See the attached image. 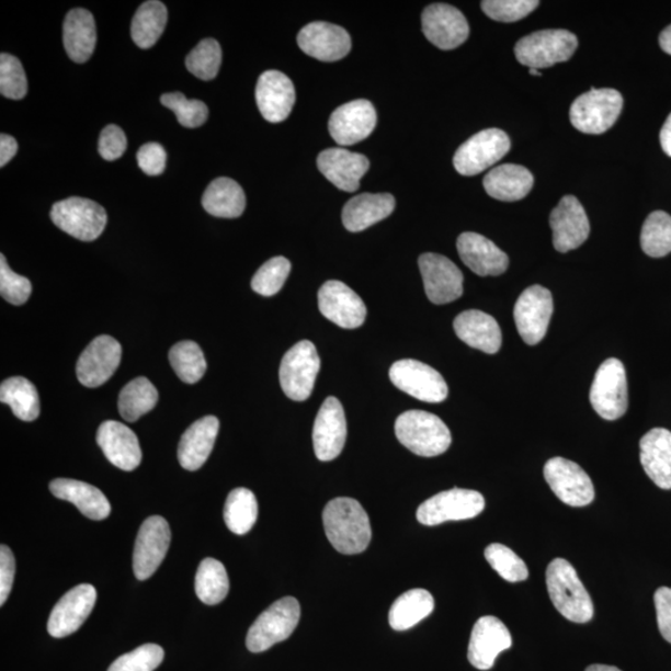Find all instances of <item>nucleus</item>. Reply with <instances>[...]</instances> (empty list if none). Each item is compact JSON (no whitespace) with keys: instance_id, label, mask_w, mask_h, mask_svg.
<instances>
[{"instance_id":"1","label":"nucleus","mask_w":671,"mask_h":671,"mask_svg":"<svg viewBox=\"0 0 671 671\" xmlns=\"http://www.w3.org/2000/svg\"><path fill=\"white\" fill-rule=\"evenodd\" d=\"M322 520L325 533L339 553L359 555L366 551L372 538L371 522L357 500H331L323 510Z\"/></svg>"},{"instance_id":"2","label":"nucleus","mask_w":671,"mask_h":671,"mask_svg":"<svg viewBox=\"0 0 671 671\" xmlns=\"http://www.w3.org/2000/svg\"><path fill=\"white\" fill-rule=\"evenodd\" d=\"M546 584L555 609L573 623H589L594 615L591 595L578 577L573 566L565 558L548 565Z\"/></svg>"},{"instance_id":"3","label":"nucleus","mask_w":671,"mask_h":671,"mask_svg":"<svg viewBox=\"0 0 671 671\" xmlns=\"http://www.w3.org/2000/svg\"><path fill=\"white\" fill-rule=\"evenodd\" d=\"M396 435L407 450L425 458H432L450 450V428L435 414L424 410H408L396 421Z\"/></svg>"},{"instance_id":"4","label":"nucleus","mask_w":671,"mask_h":671,"mask_svg":"<svg viewBox=\"0 0 671 671\" xmlns=\"http://www.w3.org/2000/svg\"><path fill=\"white\" fill-rule=\"evenodd\" d=\"M577 46V37L571 32L541 31L522 37L515 45V54L521 65L539 70L570 60Z\"/></svg>"},{"instance_id":"5","label":"nucleus","mask_w":671,"mask_h":671,"mask_svg":"<svg viewBox=\"0 0 671 671\" xmlns=\"http://www.w3.org/2000/svg\"><path fill=\"white\" fill-rule=\"evenodd\" d=\"M300 603L294 596L270 605L250 627L247 647L251 652L265 651L292 636L300 621Z\"/></svg>"},{"instance_id":"6","label":"nucleus","mask_w":671,"mask_h":671,"mask_svg":"<svg viewBox=\"0 0 671 671\" xmlns=\"http://www.w3.org/2000/svg\"><path fill=\"white\" fill-rule=\"evenodd\" d=\"M623 109L621 92L614 89H592L578 98L570 110L573 127L587 135H601L618 120Z\"/></svg>"},{"instance_id":"7","label":"nucleus","mask_w":671,"mask_h":671,"mask_svg":"<svg viewBox=\"0 0 671 671\" xmlns=\"http://www.w3.org/2000/svg\"><path fill=\"white\" fill-rule=\"evenodd\" d=\"M593 409L605 421H617L628 409L627 373L618 359L604 361L590 391Z\"/></svg>"},{"instance_id":"8","label":"nucleus","mask_w":671,"mask_h":671,"mask_svg":"<svg viewBox=\"0 0 671 671\" xmlns=\"http://www.w3.org/2000/svg\"><path fill=\"white\" fill-rule=\"evenodd\" d=\"M321 361L315 344L302 341L285 353L280 366V385L284 394L296 402H304L312 394Z\"/></svg>"},{"instance_id":"9","label":"nucleus","mask_w":671,"mask_h":671,"mask_svg":"<svg viewBox=\"0 0 671 671\" xmlns=\"http://www.w3.org/2000/svg\"><path fill=\"white\" fill-rule=\"evenodd\" d=\"M50 217L56 227L82 241L98 239L107 224V214L96 202L71 197L55 203Z\"/></svg>"},{"instance_id":"10","label":"nucleus","mask_w":671,"mask_h":671,"mask_svg":"<svg viewBox=\"0 0 671 671\" xmlns=\"http://www.w3.org/2000/svg\"><path fill=\"white\" fill-rule=\"evenodd\" d=\"M485 509L480 492L466 489H452L436 493L418 508L417 519L425 526L441 525L447 521L477 518Z\"/></svg>"},{"instance_id":"11","label":"nucleus","mask_w":671,"mask_h":671,"mask_svg":"<svg viewBox=\"0 0 671 671\" xmlns=\"http://www.w3.org/2000/svg\"><path fill=\"white\" fill-rule=\"evenodd\" d=\"M510 147V138L503 130L484 129L470 137L455 152V170L462 175H477L505 157Z\"/></svg>"},{"instance_id":"12","label":"nucleus","mask_w":671,"mask_h":671,"mask_svg":"<svg viewBox=\"0 0 671 671\" xmlns=\"http://www.w3.org/2000/svg\"><path fill=\"white\" fill-rule=\"evenodd\" d=\"M389 378L405 394L422 402L442 403L450 389L440 372L417 360H400L389 369Z\"/></svg>"},{"instance_id":"13","label":"nucleus","mask_w":671,"mask_h":671,"mask_svg":"<svg viewBox=\"0 0 671 671\" xmlns=\"http://www.w3.org/2000/svg\"><path fill=\"white\" fill-rule=\"evenodd\" d=\"M554 314V298L548 288L534 285L520 295L514 319L521 339L530 346L544 340Z\"/></svg>"},{"instance_id":"14","label":"nucleus","mask_w":671,"mask_h":671,"mask_svg":"<svg viewBox=\"0 0 671 671\" xmlns=\"http://www.w3.org/2000/svg\"><path fill=\"white\" fill-rule=\"evenodd\" d=\"M544 475L555 496L568 507L583 508L594 500V487L580 465L565 458L549 459Z\"/></svg>"},{"instance_id":"15","label":"nucleus","mask_w":671,"mask_h":671,"mask_svg":"<svg viewBox=\"0 0 671 671\" xmlns=\"http://www.w3.org/2000/svg\"><path fill=\"white\" fill-rule=\"evenodd\" d=\"M171 545V528L162 516L145 520L135 544L134 572L137 580L152 577L161 566Z\"/></svg>"},{"instance_id":"16","label":"nucleus","mask_w":671,"mask_h":671,"mask_svg":"<svg viewBox=\"0 0 671 671\" xmlns=\"http://www.w3.org/2000/svg\"><path fill=\"white\" fill-rule=\"evenodd\" d=\"M425 294L433 304H450L463 295L464 276L452 260L434 253L419 257Z\"/></svg>"},{"instance_id":"17","label":"nucleus","mask_w":671,"mask_h":671,"mask_svg":"<svg viewBox=\"0 0 671 671\" xmlns=\"http://www.w3.org/2000/svg\"><path fill=\"white\" fill-rule=\"evenodd\" d=\"M348 437L346 416L338 398L329 397L315 419L312 441L317 459L331 462L341 454Z\"/></svg>"},{"instance_id":"18","label":"nucleus","mask_w":671,"mask_h":671,"mask_svg":"<svg viewBox=\"0 0 671 671\" xmlns=\"http://www.w3.org/2000/svg\"><path fill=\"white\" fill-rule=\"evenodd\" d=\"M123 357V348L111 336L102 334L93 340L81 356L77 365V375L80 384L89 388L105 385L114 376Z\"/></svg>"},{"instance_id":"19","label":"nucleus","mask_w":671,"mask_h":671,"mask_svg":"<svg viewBox=\"0 0 671 671\" xmlns=\"http://www.w3.org/2000/svg\"><path fill=\"white\" fill-rule=\"evenodd\" d=\"M319 309L326 319L348 330L361 328L367 317L366 305L362 298L338 280H331L321 286Z\"/></svg>"},{"instance_id":"20","label":"nucleus","mask_w":671,"mask_h":671,"mask_svg":"<svg viewBox=\"0 0 671 671\" xmlns=\"http://www.w3.org/2000/svg\"><path fill=\"white\" fill-rule=\"evenodd\" d=\"M422 30L427 39L436 48H458L469 37V24L464 14L450 4H432L424 9Z\"/></svg>"},{"instance_id":"21","label":"nucleus","mask_w":671,"mask_h":671,"mask_svg":"<svg viewBox=\"0 0 671 671\" xmlns=\"http://www.w3.org/2000/svg\"><path fill=\"white\" fill-rule=\"evenodd\" d=\"M98 600L95 587L82 583L70 590L55 604L48 621L54 638H65L77 632L89 618Z\"/></svg>"},{"instance_id":"22","label":"nucleus","mask_w":671,"mask_h":671,"mask_svg":"<svg viewBox=\"0 0 671 671\" xmlns=\"http://www.w3.org/2000/svg\"><path fill=\"white\" fill-rule=\"evenodd\" d=\"M554 231V247L559 253L580 248L590 237V220L580 201L566 195L549 216Z\"/></svg>"},{"instance_id":"23","label":"nucleus","mask_w":671,"mask_h":671,"mask_svg":"<svg viewBox=\"0 0 671 671\" xmlns=\"http://www.w3.org/2000/svg\"><path fill=\"white\" fill-rule=\"evenodd\" d=\"M377 124L375 106L368 100H354L333 111L329 130L341 146L356 145L366 139Z\"/></svg>"},{"instance_id":"24","label":"nucleus","mask_w":671,"mask_h":671,"mask_svg":"<svg viewBox=\"0 0 671 671\" xmlns=\"http://www.w3.org/2000/svg\"><path fill=\"white\" fill-rule=\"evenodd\" d=\"M300 49L317 60L339 61L351 50V36L343 27L325 22L307 24L297 35Z\"/></svg>"},{"instance_id":"25","label":"nucleus","mask_w":671,"mask_h":671,"mask_svg":"<svg viewBox=\"0 0 671 671\" xmlns=\"http://www.w3.org/2000/svg\"><path fill=\"white\" fill-rule=\"evenodd\" d=\"M255 98L261 116L272 124L283 123L295 105L294 83L283 72L265 71L258 80Z\"/></svg>"},{"instance_id":"26","label":"nucleus","mask_w":671,"mask_h":671,"mask_svg":"<svg viewBox=\"0 0 671 671\" xmlns=\"http://www.w3.org/2000/svg\"><path fill=\"white\" fill-rule=\"evenodd\" d=\"M511 646L512 638L505 624L492 615H487L475 623L468 658L473 667L489 670L500 652L510 649Z\"/></svg>"},{"instance_id":"27","label":"nucleus","mask_w":671,"mask_h":671,"mask_svg":"<svg viewBox=\"0 0 671 671\" xmlns=\"http://www.w3.org/2000/svg\"><path fill=\"white\" fill-rule=\"evenodd\" d=\"M96 441L107 460L118 469L133 471L143 460L138 437L127 425L107 421L100 425Z\"/></svg>"},{"instance_id":"28","label":"nucleus","mask_w":671,"mask_h":671,"mask_svg":"<svg viewBox=\"0 0 671 671\" xmlns=\"http://www.w3.org/2000/svg\"><path fill=\"white\" fill-rule=\"evenodd\" d=\"M320 172L339 190L356 192L360 181L369 170L368 158L344 148H329L317 157Z\"/></svg>"},{"instance_id":"29","label":"nucleus","mask_w":671,"mask_h":671,"mask_svg":"<svg viewBox=\"0 0 671 671\" xmlns=\"http://www.w3.org/2000/svg\"><path fill=\"white\" fill-rule=\"evenodd\" d=\"M456 248L463 263L479 276H499L509 268L507 253L478 232H463Z\"/></svg>"},{"instance_id":"30","label":"nucleus","mask_w":671,"mask_h":671,"mask_svg":"<svg viewBox=\"0 0 671 671\" xmlns=\"http://www.w3.org/2000/svg\"><path fill=\"white\" fill-rule=\"evenodd\" d=\"M219 432L217 417L208 416L193 423L184 434L179 445V460L182 468L195 471L208 460Z\"/></svg>"},{"instance_id":"31","label":"nucleus","mask_w":671,"mask_h":671,"mask_svg":"<svg viewBox=\"0 0 671 671\" xmlns=\"http://www.w3.org/2000/svg\"><path fill=\"white\" fill-rule=\"evenodd\" d=\"M640 463L657 487L671 489V432L668 429H651L641 437Z\"/></svg>"},{"instance_id":"32","label":"nucleus","mask_w":671,"mask_h":671,"mask_svg":"<svg viewBox=\"0 0 671 671\" xmlns=\"http://www.w3.org/2000/svg\"><path fill=\"white\" fill-rule=\"evenodd\" d=\"M456 336L473 349L493 354L499 352L502 333L492 316L479 310H468L454 320Z\"/></svg>"},{"instance_id":"33","label":"nucleus","mask_w":671,"mask_h":671,"mask_svg":"<svg viewBox=\"0 0 671 671\" xmlns=\"http://www.w3.org/2000/svg\"><path fill=\"white\" fill-rule=\"evenodd\" d=\"M395 208L396 200L389 193L360 194L344 205L342 211L343 226L352 232L365 230L388 218Z\"/></svg>"},{"instance_id":"34","label":"nucleus","mask_w":671,"mask_h":671,"mask_svg":"<svg viewBox=\"0 0 671 671\" xmlns=\"http://www.w3.org/2000/svg\"><path fill=\"white\" fill-rule=\"evenodd\" d=\"M64 48L78 64L87 62L96 48L95 19L87 9H72L64 22Z\"/></svg>"},{"instance_id":"35","label":"nucleus","mask_w":671,"mask_h":671,"mask_svg":"<svg viewBox=\"0 0 671 671\" xmlns=\"http://www.w3.org/2000/svg\"><path fill=\"white\" fill-rule=\"evenodd\" d=\"M55 498L69 501L83 516L100 521L109 518L111 505L105 493L92 485L79 480L55 479L50 482Z\"/></svg>"},{"instance_id":"36","label":"nucleus","mask_w":671,"mask_h":671,"mask_svg":"<svg viewBox=\"0 0 671 671\" xmlns=\"http://www.w3.org/2000/svg\"><path fill=\"white\" fill-rule=\"evenodd\" d=\"M533 186V173L525 167L512 163L493 168L484 179L485 191L501 202L524 200Z\"/></svg>"},{"instance_id":"37","label":"nucleus","mask_w":671,"mask_h":671,"mask_svg":"<svg viewBox=\"0 0 671 671\" xmlns=\"http://www.w3.org/2000/svg\"><path fill=\"white\" fill-rule=\"evenodd\" d=\"M202 205L211 216L218 218H238L247 207L246 193L241 186L227 177L214 180L205 190Z\"/></svg>"},{"instance_id":"38","label":"nucleus","mask_w":671,"mask_h":671,"mask_svg":"<svg viewBox=\"0 0 671 671\" xmlns=\"http://www.w3.org/2000/svg\"><path fill=\"white\" fill-rule=\"evenodd\" d=\"M434 611V599L425 590L417 589L399 595L389 611L390 627L403 632L417 626Z\"/></svg>"},{"instance_id":"39","label":"nucleus","mask_w":671,"mask_h":671,"mask_svg":"<svg viewBox=\"0 0 671 671\" xmlns=\"http://www.w3.org/2000/svg\"><path fill=\"white\" fill-rule=\"evenodd\" d=\"M167 21L168 11L162 2L149 0L139 7L130 25V35L138 48H152L163 34Z\"/></svg>"},{"instance_id":"40","label":"nucleus","mask_w":671,"mask_h":671,"mask_svg":"<svg viewBox=\"0 0 671 671\" xmlns=\"http://www.w3.org/2000/svg\"><path fill=\"white\" fill-rule=\"evenodd\" d=\"M0 400L12 408L16 418L33 422L41 414V400L31 380L24 377H12L0 386Z\"/></svg>"},{"instance_id":"41","label":"nucleus","mask_w":671,"mask_h":671,"mask_svg":"<svg viewBox=\"0 0 671 671\" xmlns=\"http://www.w3.org/2000/svg\"><path fill=\"white\" fill-rule=\"evenodd\" d=\"M158 402V391L146 377L130 380L118 397V410L126 422H136L151 412Z\"/></svg>"},{"instance_id":"42","label":"nucleus","mask_w":671,"mask_h":671,"mask_svg":"<svg viewBox=\"0 0 671 671\" xmlns=\"http://www.w3.org/2000/svg\"><path fill=\"white\" fill-rule=\"evenodd\" d=\"M258 520V501L246 488H238L229 493L224 507V521L232 534L246 535Z\"/></svg>"},{"instance_id":"43","label":"nucleus","mask_w":671,"mask_h":671,"mask_svg":"<svg viewBox=\"0 0 671 671\" xmlns=\"http://www.w3.org/2000/svg\"><path fill=\"white\" fill-rule=\"evenodd\" d=\"M229 592V578L226 567L216 558H205L201 562L195 576V593L198 599L208 605H216Z\"/></svg>"},{"instance_id":"44","label":"nucleus","mask_w":671,"mask_h":671,"mask_svg":"<svg viewBox=\"0 0 671 671\" xmlns=\"http://www.w3.org/2000/svg\"><path fill=\"white\" fill-rule=\"evenodd\" d=\"M170 362L177 376L186 385L197 384L207 371L204 353L193 341L174 344L170 351Z\"/></svg>"},{"instance_id":"45","label":"nucleus","mask_w":671,"mask_h":671,"mask_svg":"<svg viewBox=\"0 0 671 671\" xmlns=\"http://www.w3.org/2000/svg\"><path fill=\"white\" fill-rule=\"evenodd\" d=\"M642 251L651 258L671 253V217L666 212H652L645 221L640 235Z\"/></svg>"},{"instance_id":"46","label":"nucleus","mask_w":671,"mask_h":671,"mask_svg":"<svg viewBox=\"0 0 671 671\" xmlns=\"http://www.w3.org/2000/svg\"><path fill=\"white\" fill-rule=\"evenodd\" d=\"M221 65V48L217 41L204 39L186 56L185 67L201 80L217 78Z\"/></svg>"},{"instance_id":"47","label":"nucleus","mask_w":671,"mask_h":671,"mask_svg":"<svg viewBox=\"0 0 671 671\" xmlns=\"http://www.w3.org/2000/svg\"><path fill=\"white\" fill-rule=\"evenodd\" d=\"M485 558L492 570L510 583L526 581L528 578L526 564L508 546L491 544L485 549Z\"/></svg>"},{"instance_id":"48","label":"nucleus","mask_w":671,"mask_h":671,"mask_svg":"<svg viewBox=\"0 0 671 671\" xmlns=\"http://www.w3.org/2000/svg\"><path fill=\"white\" fill-rule=\"evenodd\" d=\"M291 272L292 263L286 258L270 259L251 280V288L259 295L274 296L282 291Z\"/></svg>"},{"instance_id":"49","label":"nucleus","mask_w":671,"mask_h":671,"mask_svg":"<svg viewBox=\"0 0 671 671\" xmlns=\"http://www.w3.org/2000/svg\"><path fill=\"white\" fill-rule=\"evenodd\" d=\"M162 105L172 110L183 127L197 128L208 120L209 110L200 100H189L182 92L164 93Z\"/></svg>"},{"instance_id":"50","label":"nucleus","mask_w":671,"mask_h":671,"mask_svg":"<svg viewBox=\"0 0 671 671\" xmlns=\"http://www.w3.org/2000/svg\"><path fill=\"white\" fill-rule=\"evenodd\" d=\"M0 92L7 99L22 100L26 96L27 80L21 60L11 54L0 55Z\"/></svg>"},{"instance_id":"51","label":"nucleus","mask_w":671,"mask_h":671,"mask_svg":"<svg viewBox=\"0 0 671 671\" xmlns=\"http://www.w3.org/2000/svg\"><path fill=\"white\" fill-rule=\"evenodd\" d=\"M164 659V650L157 645H144L121 656L107 671H155Z\"/></svg>"},{"instance_id":"52","label":"nucleus","mask_w":671,"mask_h":671,"mask_svg":"<svg viewBox=\"0 0 671 671\" xmlns=\"http://www.w3.org/2000/svg\"><path fill=\"white\" fill-rule=\"evenodd\" d=\"M539 5L537 0H485L481 8L492 21L514 23L533 13Z\"/></svg>"},{"instance_id":"53","label":"nucleus","mask_w":671,"mask_h":671,"mask_svg":"<svg viewBox=\"0 0 671 671\" xmlns=\"http://www.w3.org/2000/svg\"><path fill=\"white\" fill-rule=\"evenodd\" d=\"M33 286L30 278L18 275L9 268L5 255H0V295L9 304L21 306L31 297Z\"/></svg>"},{"instance_id":"54","label":"nucleus","mask_w":671,"mask_h":671,"mask_svg":"<svg viewBox=\"0 0 671 671\" xmlns=\"http://www.w3.org/2000/svg\"><path fill=\"white\" fill-rule=\"evenodd\" d=\"M127 138L123 130L116 125H109L99 138V153L106 161H116L126 152Z\"/></svg>"},{"instance_id":"55","label":"nucleus","mask_w":671,"mask_h":671,"mask_svg":"<svg viewBox=\"0 0 671 671\" xmlns=\"http://www.w3.org/2000/svg\"><path fill=\"white\" fill-rule=\"evenodd\" d=\"M167 153L160 144L149 143L138 149L137 163L148 175H160L166 170Z\"/></svg>"},{"instance_id":"56","label":"nucleus","mask_w":671,"mask_h":671,"mask_svg":"<svg viewBox=\"0 0 671 671\" xmlns=\"http://www.w3.org/2000/svg\"><path fill=\"white\" fill-rule=\"evenodd\" d=\"M15 576V558L12 549L5 545L0 547V604L4 605L13 589Z\"/></svg>"},{"instance_id":"57","label":"nucleus","mask_w":671,"mask_h":671,"mask_svg":"<svg viewBox=\"0 0 671 671\" xmlns=\"http://www.w3.org/2000/svg\"><path fill=\"white\" fill-rule=\"evenodd\" d=\"M658 627L661 636L671 645V589L660 587L655 594Z\"/></svg>"},{"instance_id":"58","label":"nucleus","mask_w":671,"mask_h":671,"mask_svg":"<svg viewBox=\"0 0 671 671\" xmlns=\"http://www.w3.org/2000/svg\"><path fill=\"white\" fill-rule=\"evenodd\" d=\"M18 152V143L12 136L3 134L0 136V167H4L13 160Z\"/></svg>"},{"instance_id":"59","label":"nucleus","mask_w":671,"mask_h":671,"mask_svg":"<svg viewBox=\"0 0 671 671\" xmlns=\"http://www.w3.org/2000/svg\"><path fill=\"white\" fill-rule=\"evenodd\" d=\"M660 145L663 151L671 157V114L667 118L663 128L660 130Z\"/></svg>"},{"instance_id":"60","label":"nucleus","mask_w":671,"mask_h":671,"mask_svg":"<svg viewBox=\"0 0 671 671\" xmlns=\"http://www.w3.org/2000/svg\"><path fill=\"white\" fill-rule=\"evenodd\" d=\"M659 44L661 49H663L667 54L671 55V25L667 27L663 32H661L659 36Z\"/></svg>"},{"instance_id":"61","label":"nucleus","mask_w":671,"mask_h":671,"mask_svg":"<svg viewBox=\"0 0 671 671\" xmlns=\"http://www.w3.org/2000/svg\"><path fill=\"white\" fill-rule=\"evenodd\" d=\"M585 671H622L618 668L603 664H593L585 669Z\"/></svg>"},{"instance_id":"62","label":"nucleus","mask_w":671,"mask_h":671,"mask_svg":"<svg viewBox=\"0 0 671 671\" xmlns=\"http://www.w3.org/2000/svg\"><path fill=\"white\" fill-rule=\"evenodd\" d=\"M530 73L534 75V77H541V72L538 70H535V69H530Z\"/></svg>"}]
</instances>
